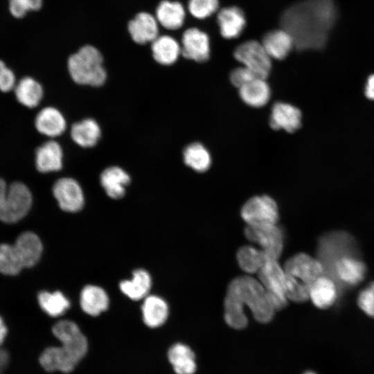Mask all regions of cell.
Masks as SVG:
<instances>
[{
  "instance_id": "1",
  "label": "cell",
  "mask_w": 374,
  "mask_h": 374,
  "mask_svg": "<svg viewBox=\"0 0 374 374\" xmlns=\"http://www.w3.org/2000/svg\"><path fill=\"white\" fill-rule=\"evenodd\" d=\"M285 28L299 50L322 48L335 21L332 0H305L285 15Z\"/></svg>"
},
{
  "instance_id": "2",
  "label": "cell",
  "mask_w": 374,
  "mask_h": 374,
  "mask_svg": "<svg viewBox=\"0 0 374 374\" xmlns=\"http://www.w3.org/2000/svg\"><path fill=\"white\" fill-rule=\"evenodd\" d=\"M245 306L262 323L269 322L276 311L258 279L249 276L234 278L227 287L224 307V320L229 327L242 330L247 326Z\"/></svg>"
},
{
  "instance_id": "3",
  "label": "cell",
  "mask_w": 374,
  "mask_h": 374,
  "mask_svg": "<svg viewBox=\"0 0 374 374\" xmlns=\"http://www.w3.org/2000/svg\"><path fill=\"white\" fill-rule=\"evenodd\" d=\"M103 62L100 52L93 46L86 45L69 57L68 69L76 83L98 87L104 84L107 77Z\"/></svg>"
},
{
  "instance_id": "4",
  "label": "cell",
  "mask_w": 374,
  "mask_h": 374,
  "mask_svg": "<svg viewBox=\"0 0 374 374\" xmlns=\"http://www.w3.org/2000/svg\"><path fill=\"white\" fill-rule=\"evenodd\" d=\"M32 194L29 188L19 181L8 186L0 178V220L14 223L23 218L32 205Z\"/></svg>"
},
{
  "instance_id": "5",
  "label": "cell",
  "mask_w": 374,
  "mask_h": 374,
  "mask_svg": "<svg viewBox=\"0 0 374 374\" xmlns=\"http://www.w3.org/2000/svg\"><path fill=\"white\" fill-rule=\"evenodd\" d=\"M60 341L59 349L67 364L74 370L88 351V341L78 326L69 320H62L52 328Z\"/></svg>"
},
{
  "instance_id": "6",
  "label": "cell",
  "mask_w": 374,
  "mask_h": 374,
  "mask_svg": "<svg viewBox=\"0 0 374 374\" xmlns=\"http://www.w3.org/2000/svg\"><path fill=\"white\" fill-rule=\"evenodd\" d=\"M257 275L276 310L284 308L288 302L286 275L278 260L267 258Z\"/></svg>"
},
{
  "instance_id": "7",
  "label": "cell",
  "mask_w": 374,
  "mask_h": 374,
  "mask_svg": "<svg viewBox=\"0 0 374 374\" xmlns=\"http://www.w3.org/2000/svg\"><path fill=\"white\" fill-rule=\"evenodd\" d=\"M233 55L242 66L249 69L257 77L267 79L271 70V58L261 42L249 39L235 47Z\"/></svg>"
},
{
  "instance_id": "8",
  "label": "cell",
  "mask_w": 374,
  "mask_h": 374,
  "mask_svg": "<svg viewBox=\"0 0 374 374\" xmlns=\"http://www.w3.org/2000/svg\"><path fill=\"white\" fill-rule=\"evenodd\" d=\"M241 217L249 226L277 224L278 208L275 200L268 195L254 196L242 206Z\"/></svg>"
},
{
  "instance_id": "9",
  "label": "cell",
  "mask_w": 374,
  "mask_h": 374,
  "mask_svg": "<svg viewBox=\"0 0 374 374\" xmlns=\"http://www.w3.org/2000/svg\"><path fill=\"white\" fill-rule=\"evenodd\" d=\"M244 235L257 243L268 258L278 259L283 249V234L277 224L247 225Z\"/></svg>"
},
{
  "instance_id": "10",
  "label": "cell",
  "mask_w": 374,
  "mask_h": 374,
  "mask_svg": "<svg viewBox=\"0 0 374 374\" xmlns=\"http://www.w3.org/2000/svg\"><path fill=\"white\" fill-rule=\"evenodd\" d=\"M288 276L310 287L318 278L325 274L321 262L305 253H299L290 257L283 266Z\"/></svg>"
},
{
  "instance_id": "11",
  "label": "cell",
  "mask_w": 374,
  "mask_h": 374,
  "mask_svg": "<svg viewBox=\"0 0 374 374\" xmlns=\"http://www.w3.org/2000/svg\"><path fill=\"white\" fill-rule=\"evenodd\" d=\"M181 49L184 57L199 63L205 62L211 55L209 36L198 28H187L181 37Z\"/></svg>"
},
{
  "instance_id": "12",
  "label": "cell",
  "mask_w": 374,
  "mask_h": 374,
  "mask_svg": "<svg viewBox=\"0 0 374 374\" xmlns=\"http://www.w3.org/2000/svg\"><path fill=\"white\" fill-rule=\"evenodd\" d=\"M53 193L62 210L75 213L84 205V195L79 184L73 179L65 177L57 180Z\"/></svg>"
},
{
  "instance_id": "13",
  "label": "cell",
  "mask_w": 374,
  "mask_h": 374,
  "mask_svg": "<svg viewBox=\"0 0 374 374\" xmlns=\"http://www.w3.org/2000/svg\"><path fill=\"white\" fill-rule=\"evenodd\" d=\"M216 21L224 39L238 37L247 24L244 11L237 6L224 7L217 11Z\"/></svg>"
},
{
  "instance_id": "14",
  "label": "cell",
  "mask_w": 374,
  "mask_h": 374,
  "mask_svg": "<svg viewBox=\"0 0 374 374\" xmlns=\"http://www.w3.org/2000/svg\"><path fill=\"white\" fill-rule=\"evenodd\" d=\"M301 112L296 107L289 103L278 102L271 107L269 125L274 130H283L292 133L301 127Z\"/></svg>"
},
{
  "instance_id": "15",
  "label": "cell",
  "mask_w": 374,
  "mask_h": 374,
  "mask_svg": "<svg viewBox=\"0 0 374 374\" xmlns=\"http://www.w3.org/2000/svg\"><path fill=\"white\" fill-rule=\"evenodd\" d=\"M335 274L342 283L356 286L365 278L367 268L365 263L357 258L345 255L337 258L334 264Z\"/></svg>"
},
{
  "instance_id": "16",
  "label": "cell",
  "mask_w": 374,
  "mask_h": 374,
  "mask_svg": "<svg viewBox=\"0 0 374 374\" xmlns=\"http://www.w3.org/2000/svg\"><path fill=\"white\" fill-rule=\"evenodd\" d=\"M260 42L270 57L277 60L287 57L294 46L293 37L283 28L265 33Z\"/></svg>"
},
{
  "instance_id": "17",
  "label": "cell",
  "mask_w": 374,
  "mask_h": 374,
  "mask_svg": "<svg viewBox=\"0 0 374 374\" xmlns=\"http://www.w3.org/2000/svg\"><path fill=\"white\" fill-rule=\"evenodd\" d=\"M158 24L155 17L141 12L129 22L128 30L136 43L145 44L152 42L159 36Z\"/></svg>"
},
{
  "instance_id": "18",
  "label": "cell",
  "mask_w": 374,
  "mask_h": 374,
  "mask_svg": "<svg viewBox=\"0 0 374 374\" xmlns=\"http://www.w3.org/2000/svg\"><path fill=\"white\" fill-rule=\"evenodd\" d=\"M337 296L335 281L325 274L314 280L310 287L309 299L321 310L331 308L335 303Z\"/></svg>"
},
{
  "instance_id": "19",
  "label": "cell",
  "mask_w": 374,
  "mask_h": 374,
  "mask_svg": "<svg viewBox=\"0 0 374 374\" xmlns=\"http://www.w3.org/2000/svg\"><path fill=\"white\" fill-rule=\"evenodd\" d=\"M13 245L24 267H33L41 257L42 244L33 232L27 231L19 235Z\"/></svg>"
},
{
  "instance_id": "20",
  "label": "cell",
  "mask_w": 374,
  "mask_h": 374,
  "mask_svg": "<svg viewBox=\"0 0 374 374\" xmlns=\"http://www.w3.org/2000/svg\"><path fill=\"white\" fill-rule=\"evenodd\" d=\"M62 150L55 141H48L40 145L35 152V165L43 173L57 171L62 167Z\"/></svg>"
},
{
  "instance_id": "21",
  "label": "cell",
  "mask_w": 374,
  "mask_h": 374,
  "mask_svg": "<svg viewBox=\"0 0 374 374\" xmlns=\"http://www.w3.org/2000/svg\"><path fill=\"white\" fill-rule=\"evenodd\" d=\"M35 125L40 134L49 137H55L65 130L66 121L58 109L47 107L38 112L35 117Z\"/></svg>"
},
{
  "instance_id": "22",
  "label": "cell",
  "mask_w": 374,
  "mask_h": 374,
  "mask_svg": "<svg viewBox=\"0 0 374 374\" xmlns=\"http://www.w3.org/2000/svg\"><path fill=\"white\" fill-rule=\"evenodd\" d=\"M241 100L252 107L265 106L269 100L271 90L266 79L255 78L238 89Z\"/></svg>"
},
{
  "instance_id": "23",
  "label": "cell",
  "mask_w": 374,
  "mask_h": 374,
  "mask_svg": "<svg viewBox=\"0 0 374 374\" xmlns=\"http://www.w3.org/2000/svg\"><path fill=\"white\" fill-rule=\"evenodd\" d=\"M157 21L168 30H177L185 21L186 10L179 1L163 0L156 9Z\"/></svg>"
},
{
  "instance_id": "24",
  "label": "cell",
  "mask_w": 374,
  "mask_h": 374,
  "mask_svg": "<svg viewBox=\"0 0 374 374\" xmlns=\"http://www.w3.org/2000/svg\"><path fill=\"white\" fill-rule=\"evenodd\" d=\"M100 179L107 195L112 199L123 197L125 188L130 182L129 175L118 166H111L104 170Z\"/></svg>"
},
{
  "instance_id": "25",
  "label": "cell",
  "mask_w": 374,
  "mask_h": 374,
  "mask_svg": "<svg viewBox=\"0 0 374 374\" xmlns=\"http://www.w3.org/2000/svg\"><path fill=\"white\" fill-rule=\"evenodd\" d=\"M151 43L153 57L162 65L174 64L181 55V45L170 35L158 36Z\"/></svg>"
},
{
  "instance_id": "26",
  "label": "cell",
  "mask_w": 374,
  "mask_h": 374,
  "mask_svg": "<svg viewBox=\"0 0 374 374\" xmlns=\"http://www.w3.org/2000/svg\"><path fill=\"white\" fill-rule=\"evenodd\" d=\"M168 359L176 374H193L197 368L195 354L187 345L177 343L168 350Z\"/></svg>"
},
{
  "instance_id": "27",
  "label": "cell",
  "mask_w": 374,
  "mask_h": 374,
  "mask_svg": "<svg viewBox=\"0 0 374 374\" xmlns=\"http://www.w3.org/2000/svg\"><path fill=\"white\" fill-rule=\"evenodd\" d=\"M109 305V298L105 290L96 285L85 286L80 294V306L89 315L97 316L105 311Z\"/></svg>"
},
{
  "instance_id": "28",
  "label": "cell",
  "mask_w": 374,
  "mask_h": 374,
  "mask_svg": "<svg viewBox=\"0 0 374 374\" xmlns=\"http://www.w3.org/2000/svg\"><path fill=\"white\" fill-rule=\"evenodd\" d=\"M143 319L149 328H158L162 326L168 316V307L166 302L155 295L145 298L142 305Z\"/></svg>"
},
{
  "instance_id": "29",
  "label": "cell",
  "mask_w": 374,
  "mask_h": 374,
  "mask_svg": "<svg viewBox=\"0 0 374 374\" xmlns=\"http://www.w3.org/2000/svg\"><path fill=\"white\" fill-rule=\"evenodd\" d=\"M14 91L17 100L28 108L37 107L43 97L42 85L33 78L28 76L20 79Z\"/></svg>"
},
{
  "instance_id": "30",
  "label": "cell",
  "mask_w": 374,
  "mask_h": 374,
  "mask_svg": "<svg viewBox=\"0 0 374 374\" xmlns=\"http://www.w3.org/2000/svg\"><path fill=\"white\" fill-rule=\"evenodd\" d=\"M150 274L143 269H136L133 272L132 279L120 283L121 292L132 300H140L145 297L151 287Z\"/></svg>"
},
{
  "instance_id": "31",
  "label": "cell",
  "mask_w": 374,
  "mask_h": 374,
  "mask_svg": "<svg viewBox=\"0 0 374 374\" xmlns=\"http://www.w3.org/2000/svg\"><path fill=\"white\" fill-rule=\"evenodd\" d=\"M98 124L91 118L84 119L73 125L71 130L72 139L81 147L95 145L100 137Z\"/></svg>"
},
{
  "instance_id": "32",
  "label": "cell",
  "mask_w": 374,
  "mask_h": 374,
  "mask_svg": "<svg viewBox=\"0 0 374 374\" xmlns=\"http://www.w3.org/2000/svg\"><path fill=\"white\" fill-rule=\"evenodd\" d=\"M185 164L198 172L208 170L211 165V157L208 150L200 143H193L184 150Z\"/></svg>"
},
{
  "instance_id": "33",
  "label": "cell",
  "mask_w": 374,
  "mask_h": 374,
  "mask_svg": "<svg viewBox=\"0 0 374 374\" xmlns=\"http://www.w3.org/2000/svg\"><path fill=\"white\" fill-rule=\"evenodd\" d=\"M240 267L248 274H258L268 258L260 249L251 246L240 247L236 253Z\"/></svg>"
},
{
  "instance_id": "34",
  "label": "cell",
  "mask_w": 374,
  "mask_h": 374,
  "mask_svg": "<svg viewBox=\"0 0 374 374\" xmlns=\"http://www.w3.org/2000/svg\"><path fill=\"white\" fill-rule=\"evenodd\" d=\"M41 308L49 316L58 317L63 314L70 307L68 299L60 292H41L38 294Z\"/></svg>"
},
{
  "instance_id": "35",
  "label": "cell",
  "mask_w": 374,
  "mask_h": 374,
  "mask_svg": "<svg viewBox=\"0 0 374 374\" xmlns=\"http://www.w3.org/2000/svg\"><path fill=\"white\" fill-rule=\"evenodd\" d=\"M24 268L14 247L8 244H0V272L6 275H16Z\"/></svg>"
},
{
  "instance_id": "36",
  "label": "cell",
  "mask_w": 374,
  "mask_h": 374,
  "mask_svg": "<svg viewBox=\"0 0 374 374\" xmlns=\"http://www.w3.org/2000/svg\"><path fill=\"white\" fill-rule=\"evenodd\" d=\"M219 0H188V10L197 19H204L217 12Z\"/></svg>"
},
{
  "instance_id": "37",
  "label": "cell",
  "mask_w": 374,
  "mask_h": 374,
  "mask_svg": "<svg viewBox=\"0 0 374 374\" xmlns=\"http://www.w3.org/2000/svg\"><path fill=\"white\" fill-rule=\"evenodd\" d=\"M357 299L359 308L367 316L374 319V281L359 292Z\"/></svg>"
},
{
  "instance_id": "38",
  "label": "cell",
  "mask_w": 374,
  "mask_h": 374,
  "mask_svg": "<svg viewBox=\"0 0 374 374\" xmlns=\"http://www.w3.org/2000/svg\"><path fill=\"white\" fill-rule=\"evenodd\" d=\"M16 84L14 71L0 59V91L6 93L14 90Z\"/></svg>"
},
{
  "instance_id": "39",
  "label": "cell",
  "mask_w": 374,
  "mask_h": 374,
  "mask_svg": "<svg viewBox=\"0 0 374 374\" xmlns=\"http://www.w3.org/2000/svg\"><path fill=\"white\" fill-rule=\"evenodd\" d=\"M255 78H257V76L249 69L242 65L233 69L230 72L229 75L231 84L238 89Z\"/></svg>"
},
{
  "instance_id": "40",
  "label": "cell",
  "mask_w": 374,
  "mask_h": 374,
  "mask_svg": "<svg viewBox=\"0 0 374 374\" xmlns=\"http://www.w3.org/2000/svg\"><path fill=\"white\" fill-rule=\"evenodd\" d=\"M8 8L10 15L17 19L30 12L29 0H8Z\"/></svg>"
},
{
  "instance_id": "41",
  "label": "cell",
  "mask_w": 374,
  "mask_h": 374,
  "mask_svg": "<svg viewBox=\"0 0 374 374\" xmlns=\"http://www.w3.org/2000/svg\"><path fill=\"white\" fill-rule=\"evenodd\" d=\"M365 95L371 100H374V74L368 78L366 87Z\"/></svg>"
},
{
  "instance_id": "42",
  "label": "cell",
  "mask_w": 374,
  "mask_h": 374,
  "mask_svg": "<svg viewBox=\"0 0 374 374\" xmlns=\"http://www.w3.org/2000/svg\"><path fill=\"white\" fill-rule=\"evenodd\" d=\"M8 353L5 350L0 349V374H1L3 368L8 363Z\"/></svg>"
},
{
  "instance_id": "43",
  "label": "cell",
  "mask_w": 374,
  "mask_h": 374,
  "mask_svg": "<svg viewBox=\"0 0 374 374\" xmlns=\"http://www.w3.org/2000/svg\"><path fill=\"white\" fill-rule=\"evenodd\" d=\"M29 5L30 11H37L42 8L43 0H29Z\"/></svg>"
},
{
  "instance_id": "44",
  "label": "cell",
  "mask_w": 374,
  "mask_h": 374,
  "mask_svg": "<svg viewBox=\"0 0 374 374\" xmlns=\"http://www.w3.org/2000/svg\"><path fill=\"white\" fill-rule=\"evenodd\" d=\"M7 333V328L0 317V345L3 343Z\"/></svg>"
},
{
  "instance_id": "45",
  "label": "cell",
  "mask_w": 374,
  "mask_h": 374,
  "mask_svg": "<svg viewBox=\"0 0 374 374\" xmlns=\"http://www.w3.org/2000/svg\"><path fill=\"white\" fill-rule=\"evenodd\" d=\"M304 374H317V373L312 371H308V372H305Z\"/></svg>"
}]
</instances>
